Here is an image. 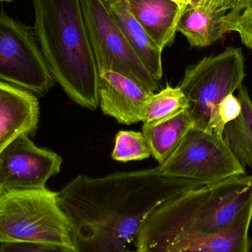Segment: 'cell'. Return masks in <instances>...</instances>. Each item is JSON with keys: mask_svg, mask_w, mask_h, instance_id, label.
<instances>
[{"mask_svg": "<svg viewBox=\"0 0 252 252\" xmlns=\"http://www.w3.org/2000/svg\"><path fill=\"white\" fill-rule=\"evenodd\" d=\"M204 186L158 167L105 177L77 176L57 192L75 252H136L141 227L162 204Z\"/></svg>", "mask_w": 252, "mask_h": 252, "instance_id": "6da1fadb", "label": "cell"}, {"mask_svg": "<svg viewBox=\"0 0 252 252\" xmlns=\"http://www.w3.org/2000/svg\"><path fill=\"white\" fill-rule=\"evenodd\" d=\"M35 35L53 78L74 102L95 110L99 72L81 0H32Z\"/></svg>", "mask_w": 252, "mask_h": 252, "instance_id": "7a4b0ae2", "label": "cell"}, {"mask_svg": "<svg viewBox=\"0 0 252 252\" xmlns=\"http://www.w3.org/2000/svg\"><path fill=\"white\" fill-rule=\"evenodd\" d=\"M245 77L244 53L235 47L188 66L179 87L188 99L194 127L223 139L225 126L219 118V105L243 85Z\"/></svg>", "mask_w": 252, "mask_h": 252, "instance_id": "3957f363", "label": "cell"}, {"mask_svg": "<svg viewBox=\"0 0 252 252\" xmlns=\"http://www.w3.org/2000/svg\"><path fill=\"white\" fill-rule=\"evenodd\" d=\"M0 234L4 242H30L73 247L67 220L50 189L3 193Z\"/></svg>", "mask_w": 252, "mask_h": 252, "instance_id": "277c9868", "label": "cell"}, {"mask_svg": "<svg viewBox=\"0 0 252 252\" xmlns=\"http://www.w3.org/2000/svg\"><path fill=\"white\" fill-rule=\"evenodd\" d=\"M0 81L44 95L53 77L33 28L0 12Z\"/></svg>", "mask_w": 252, "mask_h": 252, "instance_id": "5b68a950", "label": "cell"}, {"mask_svg": "<svg viewBox=\"0 0 252 252\" xmlns=\"http://www.w3.org/2000/svg\"><path fill=\"white\" fill-rule=\"evenodd\" d=\"M158 169L165 176L204 185L246 173L223 139L194 127L185 135L174 154Z\"/></svg>", "mask_w": 252, "mask_h": 252, "instance_id": "8992f818", "label": "cell"}, {"mask_svg": "<svg viewBox=\"0 0 252 252\" xmlns=\"http://www.w3.org/2000/svg\"><path fill=\"white\" fill-rule=\"evenodd\" d=\"M87 32L99 74L112 71L154 93L159 81L135 54L102 0H81Z\"/></svg>", "mask_w": 252, "mask_h": 252, "instance_id": "52a82bcc", "label": "cell"}, {"mask_svg": "<svg viewBox=\"0 0 252 252\" xmlns=\"http://www.w3.org/2000/svg\"><path fill=\"white\" fill-rule=\"evenodd\" d=\"M28 135H20L0 151L2 193L45 189L50 178L60 172L62 158L53 151L37 147Z\"/></svg>", "mask_w": 252, "mask_h": 252, "instance_id": "ba28073f", "label": "cell"}, {"mask_svg": "<svg viewBox=\"0 0 252 252\" xmlns=\"http://www.w3.org/2000/svg\"><path fill=\"white\" fill-rule=\"evenodd\" d=\"M252 204L227 229L210 235L138 236L136 252H250Z\"/></svg>", "mask_w": 252, "mask_h": 252, "instance_id": "9c48e42d", "label": "cell"}, {"mask_svg": "<svg viewBox=\"0 0 252 252\" xmlns=\"http://www.w3.org/2000/svg\"><path fill=\"white\" fill-rule=\"evenodd\" d=\"M98 92L102 112L126 125L145 121L147 105L154 93L112 71L99 74Z\"/></svg>", "mask_w": 252, "mask_h": 252, "instance_id": "30bf717a", "label": "cell"}, {"mask_svg": "<svg viewBox=\"0 0 252 252\" xmlns=\"http://www.w3.org/2000/svg\"><path fill=\"white\" fill-rule=\"evenodd\" d=\"M38 118L35 94L0 81V151L20 135L35 131Z\"/></svg>", "mask_w": 252, "mask_h": 252, "instance_id": "8fae6325", "label": "cell"}, {"mask_svg": "<svg viewBox=\"0 0 252 252\" xmlns=\"http://www.w3.org/2000/svg\"><path fill=\"white\" fill-rule=\"evenodd\" d=\"M130 13L157 45L164 50L175 41L186 4L172 0H126Z\"/></svg>", "mask_w": 252, "mask_h": 252, "instance_id": "7c38bea8", "label": "cell"}, {"mask_svg": "<svg viewBox=\"0 0 252 252\" xmlns=\"http://www.w3.org/2000/svg\"><path fill=\"white\" fill-rule=\"evenodd\" d=\"M142 64L158 81L162 78V50L133 17L126 0H102Z\"/></svg>", "mask_w": 252, "mask_h": 252, "instance_id": "4fadbf2b", "label": "cell"}, {"mask_svg": "<svg viewBox=\"0 0 252 252\" xmlns=\"http://www.w3.org/2000/svg\"><path fill=\"white\" fill-rule=\"evenodd\" d=\"M226 13L188 4L179 19L177 32L185 36L192 47H208L226 35L223 25Z\"/></svg>", "mask_w": 252, "mask_h": 252, "instance_id": "5bb4252c", "label": "cell"}, {"mask_svg": "<svg viewBox=\"0 0 252 252\" xmlns=\"http://www.w3.org/2000/svg\"><path fill=\"white\" fill-rule=\"evenodd\" d=\"M193 127V120L187 110L157 125H143L142 133L148 141L151 156L160 165L174 154L185 135Z\"/></svg>", "mask_w": 252, "mask_h": 252, "instance_id": "9a60e30c", "label": "cell"}, {"mask_svg": "<svg viewBox=\"0 0 252 252\" xmlns=\"http://www.w3.org/2000/svg\"><path fill=\"white\" fill-rule=\"evenodd\" d=\"M241 115L225 126L223 139L232 150L243 167H252V101L245 86L238 90Z\"/></svg>", "mask_w": 252, "mask_h": 252, "instance_id": "2e32d148", "label": "cell"}, {"mask_svg": "<svg viewBox=\"0 0 252 252\" xmlns=\"http://www.w3.org/2000/svg\"><path fill=\"white\" fill-rule=\"evenodd\" d=\"M189 103L179 87L167 85L159 93L151 95L145 111L143 125H157L188 110Z\"/></svg>", "mask_w": 252, "mask_h": 252, "instance_id": "e0dca14e", "label": "cell"}, {"mask_svg": "<svg viewBox=\"0 0 252 252\" xmlns=\"http://www.w3.org/2000/svg\"><path fill=\"white\" fill-rule=\"evenodd\" d=\"M151 156V149L143 133L121 130L117 133L112 153V158L115 161H140L149 158Z\"/></svg>", "mask_w": 252, "mask_h": 252, "instance_id": "ac0fdd59", "label": "cell"}, {"mask_svg": "<svg viewBox=\"0 0 252 252\" xmlns=\"http://www.w3.org/2000/svg\"><path fill=\"white\" fill-rule=\"evenodd\" d=\"M223 25L226 33L238 32L243 44L252 49V0H241L223 16Z\"/></svg>", "mask_w": 252, "mask_h": 252, "instance_id": "d6986e66", "label": "cell"}, {"mask_svg": "<svg viewBox=\"0 0 252 252\" xmlns=\"http://www.w3.org/2000/svg\"><path fill=\"white\" fill-rule=\"evenodd\" d=\"M0 252H75L72 247L30 242L0 243Z\"/></svg>", "mask_w": 252, "mask_h": 252, "instance_id": "ffe728a7", "label": "cell"}, {"mask_svg": "<svg viewBox=\"0 0 252 252\" xmlns=\"http://www.w3.org/2000/svg\"><path fill=\"white\" fill-rule=\"evenodd\" d=\"M242 107L238 97L233 94L226 96L219 106V115L223 126L235 121L241 115Z\"/></svg>", "mask_w": 252, "mask_h": 252, "instance_id": "44dd1931", "label": "cell"}, {"mask_svg": "<svg viewBox=\"0 0 252 252\" xmlns=\"http://www.w3.org/2000/svg\"><path fill=\"white\" fill-rule=\"evenodd\" d=\"M241 0H192L191 4L212 12L228 13Z\"/></svg>", "mask_w": 252, "mask_h": 252, "instance_id": "7402d4cb", "label": "cell"}, {"mask_svg": "<svg viewBox=\"0 0 252 252\" xmlns=\"http://www.w3.org/2000/svg\"><path fill=\"white\" fill-rule=\"evenodd\" d=\"M172 1H176V2L180 3V4H190L192 3V0H172Z\"/></svg>", "mask_w": 252, "mask_h": 252, "instance_id": "603a6c76", "label": "cell"}, {"mask_svg": "<svg viewBox=\"0 0 252 252\" xmlns=\"http://www.w3.org/2000/svg\"><path fill=\"white\" fill-rule=\"evenodd\" d=\"M12 1H13V0H0V1H7V2H10Z\"/></svg>", "mask_w": 252, "mask_h": 252, "instance_id": "cb8c5ba5", "label": "cell"}, {"mask_svg": "<svg viewBox=\"0 0 252 252\" xmlns=\"http://www.w3.org/2000/svg\"><path fill=\"white\" fill-rule=\"evenodd\" d=\"M4 242V240H3L2 237H1V234H0V243Z\"/></svg>", "mask_w": 252, "mask_h": 252, "instance_id": "d4e9b609", "label": "cell"}, {"mask_svg": "<svg viewBox=\"0 0 252 252\" xmlns=\"http://www.w3.org/2000/svg\"><path fill=\"white\" fill-rule=\"evenodd\" d=\"M2 192H1V190H0V197H1V195H2Z\"/></svg>", "mask_w": 252, "mask_h": 252, "instance_id": "484cf974", "label": "cell"}]
</instances>
